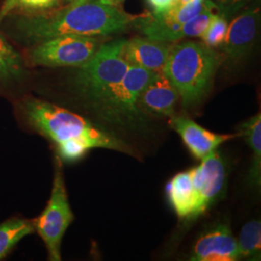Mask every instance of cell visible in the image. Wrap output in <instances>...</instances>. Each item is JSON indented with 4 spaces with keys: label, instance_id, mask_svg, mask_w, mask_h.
Here are the masks:
<instances>
[{
    "label": "cell",
    "instance_id": "obj_1",
    "mask_svg": "<svg viewBox=\"0 0 261 261\" xmlns=\"http://www.w3.org/2000/svg\"><path fill=\"white\" fill-rule=\"evenodd\" d=\"M148 14L132 15L117 0H74L54 9L10 15V30L28 47L67 34L107 37L138 28Z\"/></svg>",
    "mask_w": 261,
    "mask_h": 261
},
{
    "label": "cell",
    "instance_id": "obj_2",
    "mask_svg": "<svg viewBox=\"0 0 261 261\" xmlns=\"http://www.w3.org/2000/svg\"><path fill=\"white\" fill-rule=\"evenodd\" d=\"M21 112L30 126L56 144L59 157L66 162H75L95 148L134 154L124 140L54 103L30 97L21 102Z\"/></svg>",
    "mask_w": 261,
    "mask_h": 261
},
{
    "label": "cell",
    "instance_id": "obj_3",
    "mask_svg": "<svg viewBox=\"0 0 261 261\" xmlns=\"http://www.w3.org/2000/svg\"><path fill=\"white\" fill-rule=\"evenodd\" d=\"M222 59L202 42L186 41L171 46L163 73L176 88L183 106L194 107L209 93Z\"/></svg>",
    "mask_w": 261,
    "mask_h": 261
},
{
    "label": "cell",
    "instance_id": "obj_4",
    "mask_svg": "<svg viewBox=\"0 0 261 261\" xmlns=\"http://www.w3.org/2000/svg\"><path fill=\"white\" fill-rule=\"evenodd\" d=\"M125 41L118 39L103 42L85 64L77 67L75 87L93 106L121 81L130 66L123 56Z\"/></svg>",
    "mask_w": 261,
    "mask_h": 261
},
{
    "label": "cell",
    "instance_id": "obj_5",
    "mask_svg": "<svg viewBox=\"0 0 261 261\" xmlns=\"http://www.w3.org/2000/svg\"><path fill=\"white\" fill-rule=\"evenodd\" d=\"M157 73L129 66L121 81L94 105L95 112L105 121L129 128H139L144 121L140 111V94Z\"/></svg>",
    "mask_w": 261,
    "mask_h": 261
},
{
    "label": "cell",
    "instance_id": "obj_6",
    "mask_svg": "<svg viewBox=\"0 0 261 261\" xmlns=\"http://www.w3.org/2000/svg\"><path fill=\"white\" fill-rule=\"evenodd\" d=\"M102 43V37L67 34L29 46L22 57L31 67H81Z\"/></svg>",
    "mask_w": 261,
    "mask_h": 261
},
{
    "label": "cell",
    "instance_id": "obj_7",
    "mask_svg": "<svg viewBox=\"0 0 261 261\" xmlns=\"http://www.w3.org/2000/svg\"><path fill=\"white\" fill-rule=\"evenodd\" d=\"M73 221L74 214L68 200L62 170L57 166L47 206L33 221L35 231L45 243L49 260H61L62 239Z\"/></svg>",
    "mask_w": 261,
    "mask_h": 261
},
{
    "label": "cell",
    "instance_id": "obj_8",
    "mask_svg": "<svg viewBox=\"0 0 261 261\" xmlns=\"http://www.w3.org/2000/svg\"><path fill=\"white\" fill-rule=\"evenodd\" d=\"M196 204L193 220L205 213L224 191L226 170L224 159L216 150L201 160L197 168L191 169Z\"/></svg>",
    "mask_w": 261,
    "mask_h": 261
},
{
    "label": "cell",
    "instance_id": "obj_9",
    "mask_svg": "<svg viewBox=\"0 0 261 261\" xmlns=\"http://www.w3.org/2000/svg\"><path fill=\"white\" fill-rule=\"evenodd\" d=\"M260 9L258 7L244 10L228 23L223 44L218 47L230 63H237L251 51L258 33Z\"/></svg>",
    "mask_w": 261,
    "mask_h": 261
},
{
    "label": "cell",
    "instance_id": "obj_10",
    "mask_svg": "<svg viewBox=\"0 0 261 261\" xmlns=\"http://www.w3.org/2000/svg\"><path fill=\"white\" fill-rule=\"evenodd\" d=\"M193 261H235L240 259L237 240L230 228L220 224L202 234L193 248Z\"/></svg>",
    "mask_w": 261,
    "mask_h": 261
},
{
    "label": "cell",
    "instance_id": "obj_11",
    "mask_svg": "<svg viewBox=\"0 0 261 261\" xmlns=\"http://www.w3.org/2000/svg\"><path fill=\"white\" fill-rule=\"evenodd\" d=\"M170 125L177 132L188 149L197 159L207 157L225 141L235 139L237 135H219L206 130L186 117H171Z\"/></svg>",
    "mask_w": 261,
    "mask_h": 261
},
{
    "label": "cell",
    "instance_id": "obj_12",
    "mask_svg": "<svg viewBox=\"0 0 261 261\" xmlns=\"http://www.w3.org/2000/svg\"><path fill=\"white\" fill-rule=\"evenodd\" d=\"M171 46L170 43L146 37L132 38L125 41L123 56L130 66L140 67L154 73H162Z\"/></svg>",
    "mask_w": 261,
    "mask_h": 261
},
{
    "label": "cell",
    "instance_id": "obj_13",
    "mask_svg": "<svg viewBox=\"0 0 261 261\" xmlns=\"http://www.w3.org/2000/svg\"><path fill=\"white\" fill-rule=\"evenodd\" d=\"M179 99L176 88L166 75L157 73L140 94V111L159 116L172 117Z\"/></svg>",
    "mask_w": 261,
    "mask_h": 261
},
{
    "label": "cell",
    "instance_id": "obj_14",
    "mask_svg": "<svg viewBox=\"0 0 261 261\" xmlns=\"http://www.w3.org/2000/svg\"><path fill=\"white\" fill-rule=\"evenodd\" d=\"M167 192L170 204L178 217L193 220L196 196L191 170L180 172L172 178L167 186Z\"/></svg>",
    "mask_w": 261,
    "mask_h": 261
},
{
    "label": "cell",
    "instance_id": "obj_15",
    "mask_svg": "<svg viewBox=\"0 0 261 261\" xmlns=\"http://www.w3.org/2000/svg\"><path fill=\"white\" fill-rule=\"evenodd\" d=\"M239 136L248 143L252 151V165L250 169V181L255 186H260L261 180V114L249 118L239 127Z\"/></svg>",
    "mask_w": 261,
    "mask_h": 261
},
{
    "label": "cell",
    "instance_id": "obj_16",
    "mask_svg": "<svg viewBox=\"0 0 261 261\" xmlns=\"http://www.w3.org/2000/svg\"><path fill=\"white\" fill-rule=\"evenodd\" d=\"M24 74L23 57L0 33V83L18 81Z\"/></svg>",
    "mask_w": 261,
    "mask_h": 261
},
{
    "label": "cell",
    "instance_id": "obj_17",
    "mask_svg": "<svg viewBox=\"0 0 261 261\" xmlns=\"http://www.w3.org/2000/svg\"><path fill=\"white\" fill-rule=\"evenodd\" d=\"M35 231L33 221L14 218L0 224V260L28 235Z\"/></svg>",
    "mask_w": 261,
    "mask_h": 261
},
{
    "label": "cell",
    "instance_id": "obj_18",
    "mask_svg": "<svg viewBox=\"0 0 261 261\" xmlns=\"http://www.w3.org/2000/svg\"><path fill=\"white\" fill-rule=\"evenodd\" d=\"M237 247L240 258L259 260L261 253V223L253 220L243 226Z\"/></svg>",
    "mask_w": 261,
    "mask_h": 261
},
{
    "label": "cell",
    "instance_id": "obj_19",
    "mask_svg": "<svg viewBox=\"0 0 261 261\" xmlns=\"http://www.w3.org/2000/svg\"><path fill=\"white\" fill-rule=\"evenodd\" d=\"M227 28L228 21L226 17L219 12L216 13L204 33L200 36L202 43L212 48H218L224 41Z\"/></svg>",
    "mask_w": 261,
    "mask_h": 261
},
{
    "label": "cell",
    "instance_id": "obj_20",
    "mask_svg": "<svg viewBox=\"0 0 261 261\" xmlns=\"http://www.w3.org/2000/svg\"><path fill=\"white\" fill-rule=\"evenodd\" d=\"M218 5V12L226 17V13L229 11L235 12V10L240 9L243 5L249 0H212Z\"/></svg>",
    "mask_w": 261,
    "mask_h": 261
},
{
    "label": "cell",
    "instance_id": "obj_21",
    "mask_svg": "<svg viewBox=\"0 0 261 261\" xmlns=\"http://www.w3.org/2000/svg\"><path fill=\"white\" fill-rule=\"evenodd\" d=\"M146 2L152 10V15H159L170 9L175 0H146Z\"/></svg>",
    "mask_w": 261,
    "mask_h": 261
},
{
    "label": "cell",
    "instance_id": "obj_22",
    "mask_svg": "<svg viewBox=\"0 0 261 261\" xmlns=\"http://www.w3.org/2000/svg\"><path fill=\"white\" fill-rule=\"evenodd\" d=\"M194 0H175L174 5H184V4H188L190 2H193Z\"/></svg>",
    "mask_w": 261,
    "mask_h": 261
},
{
    "label": "cell",
    "instance_id": "obj_23",
    "mask_svg": "<svg viewBox=\"0 0 261 261\" xmlns=\"http://www.w3.org/2000/svg\"><path fill=\"white\" fill-rule=\"evenodd\" d=\"M71 1H74V0H63V5L66 4V3H69V2H71Z\"/></svg>",
    "mask_w": 261,
    "mask_h": 261
},
{
    "label": "cell",
    "instance_id": "obj_24",
    "mask_svg": "<svg viewBox=\"0 0 261 261\" xmlns=\"http://www.w3.org/2000/svg\"><path fill=\"white\" fill-rule=\"evenodd\" d=\"M194 1H203V0H194Z\"/></svg>",
    "mask_w": 261,
    "mask_h": 261
},
{
    "label": "cell",
    "instance_id": "obj_25",
    "mask_svg": "<svg viewBox=\"0 0 261 261\" xmlns=\"http://www.w3.org/2000/svg\"><path fill=\"white\" fill-rule=\"evenodd\" d=\"M117 1H119V2H121V1H123V0H117Z\"/></svg>",
    "mask_w": 261,
    "mask_h": 261
}]
</instances>
